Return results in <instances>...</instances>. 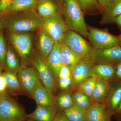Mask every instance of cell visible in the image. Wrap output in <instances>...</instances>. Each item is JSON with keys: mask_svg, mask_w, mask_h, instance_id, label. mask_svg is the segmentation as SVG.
<instances>
[{"mask_svg": "<svg viewBox=\"0 0 121 121\" xmlns=\"http://www.w3.org/2000/svg\"><path fill=\"white\" fill-rule=\"evenodd\" d=\"M114 23L116 24L117 26L121 31V15L118 16L114 20Z\"/></svg>", "mask_w": 121, "mask_h": 121, "instance_id": "obj_40", "label": "cell"}, {"mask_svg": "<svg viewBox=\"0 0 121 121\" xmlns=\"http://www.w3.org/2000/svg\"><path fill=\"white\" fill-rule=\"evenodd\" d=\"M43 30L55 41L61 43L68 29L59 11L44 19L43 25Z\"/></svg>", "mask_w": 121, "mask_h": 121, "instance_id": "obj_6", "label": "cell"}, {"mask_svg": "<svg viewBox=\"0 0 121 121\" xmlns=\"http://www.w3.org/2000/svg\"><path fill=\"white\" fill-rule=\"evenodd\" d=\"M37 105L55 106L56 97L54 93L42 84L37 86L31 95Z\"/></svg>", "mask_w": 121, "mask_h": 121, "instance_id": "obj_14", "label": "cell"}, {"mask_svg": "<svg viewBox=\"0 0 121 121\" xmlns=\"http://www.w3.org/2000/svg\"><path fill=\"white\" fill-rule=\"evenodd\" d=\"M87 39L94 49L104 50L120 45L119 36L112 35L107 29H100L87 25Z\"/></svg>", "mask_w": 121, "mask_h": 121, "instance_id": "obj_3", "label": "cell"}, {"mask_svg": "<svg viewBox=\"0 0 121 121\" xmlns=\"http://www.w3.org/2000/svg\"><path fill=\"white\" fill-rule=\"evenodd\" d=\"M44 20L34 9L12 13L4 17L3 22L9 31L22 32L40 29L43 27Z\"/></svg>", "mask_w": 121, "mask_h": 121, "instance_id": "obj_1", "label": "cell"}, {"mask_svg": "<svg viewBox=\"0 0 121 121\" xmlns=\"http://www.w3.org/2000/svg\"><path fill=\"white\" fill-rule=\"evenodd\" d=\"M63 91L56 97L55 106L64 111L73 105L74 102L71 91L68 90Z\"/></svg>", "mask_w": 121, "mask_h": 121, "instance_id": "obj_25", "label": "cell"}, {"mask_svg": "<svg viewBox=\"0 0 121 121\" xmlns=\"http://www.w3.org/2000/svg\"><path fill=\"white\" fill-rule=\"evenodd\" d=\"M60 43L55 41L54 48L46 60V63L56 80L63 65L60 56Z\"/></svg>", "mask_w": 121, "mask_h": 121, "instance_id": "obj_15", "label": "cell"}, {"mask_svg": "<svg viewBox=\"0 0 121 121\" xmlns=\"http://www.w3.org/2000/svg\"><path fill=\"white\" fill-rule=\"evenodd\" d=\"M13 0H0V13H4Z\"/></svg>", "mask_w": 121, "mask_h": 121, "instance_id": "obj_37", "label": "cell"}, {"mask_svg": "<svg viewBox=\"0 0 121 121\" xmlns=\"http://www.w3.org/2000/svg\"><path fill=\"white\" fill-rule=\"evenodd\" d=\"M84 14L93 15L102 13L98 0H76Z\"/></svg>", "mask_w": 121, "mask_h": 121, "instance_id": "obj_27", "label": "cell"}, {"mask_svg": "<svg viewBox=\"0 0 121 121\" xmlns=\"http://www.w3.org/2000/svg\"><path fill=\"white\" fill-rule=\"evenodd\" d=\"M36 7L38 14L44 19L51 16L58 11L56 5L52 0H39Z\"/></svg>", "mask_w": 121, "mask_h": 121, "instance_id": "obj_23", "label": "cell"}, {"mask_svg": "<svg viewBox=\"0 0 121 121\" xmlns=\"http://www.w3.org/2000/svg\"><path fill=\"white\" fill-rule=\"evenodd\" d=\"M113 0H98L102 13L107 8L109 5Z\"/></svg>", "mask_w": 121, "mask_h": 121, "instance_id": "obj_36", "label": "cell"}, {"mask_svg": "<svg viewBox=\"0 0 121 121\" xmlns=\"http://www.w3.org/2000/svg\"><path fill=\"white\" fill-rule=\"evenodd\" d=\"M102 13L101 24L114 23L115 18L121 15V0H113Z\"/></svg>", "mask_w": 121, "mask_h": 121, "instance_id": "obj_19", "label": "cell"}, {"mask_svg": "<svg viewBox=\"0 0 121 121\" xmlns=\"http://www.w3.org/2000/svg\"><path fill=\"white\" fill-rule=\"evenodd\" d=\"M98 78L96 77L87 78L76 87L75 91L83 93L92 98L93 91Z\"/></svg>", "mask_w": 121, "mask_h": 121, "instance_id": "obj_28", "label": "cell"}, {"mask_svg": "<svg viewBox=\"0 0 121 121\" xmlns=\"http://www.w3.org/2000/svg\"><path fill=\"white\" fill-rule=\"evenodd\" d=\"M59 110L55 106L37 105L34 112L28 115V117L37 121H52Z\"/></svg>", "mask_w": 121, "mask_h": 121, "instance_id": "obj_16", "label": "cell"}, {"mask_svg": "<svg viewBox=\"0 0 121 121\" xmlns=\"http://www.w3.org/2000/svg\"><path fill=\"white\" fill-rule=\"evenodd\" d=\"M94 100L92 98L88 96L86 98L82 99L74 103L78 106L86 110L90 107L94 102Z\"/></svg>", "mask_w": 121, "mask_h": 121, "instance_id": "obj_32", "label": "cell"}, {"mask_svg": "<svg viewBox=\"0 0 121 121\" xmlns=\"http://www.w3.org/2000/svg\"><path fill=\"white\" fill-rule=\"evenodd\" d=\"M64 111L71 121H87L86 110L81 108L75 103Z\"/></svg>", "mask_w": 121, "mask_h": 121, "instance_id": "obj_26", "label": "cell"}, {"mask_svg": "<svg viewBox=\"0 0 121 121\" xmlns=\"http://www.w3.org/2000/svg\"><path fill=\"white\" fill-rule=\"evenodd\" d=\"M115 119L117 121H121V102L118 108L113 115Z\"/></svg>", "mask_w": 121, "mask_h": 121, "instance_id": "obj_38", "label": "cell"}, {"mask_svg": "<svg viewBox=\"0 0 121 121\" xmlns=\"http://www.w3.org/2000/svg\"><path fill=\"white\" fill-rule=\"evenodd\" d=\"M58 84L60 89L62 91L68 89L73 86L72 77L68 78H58Z\"/></svg>", "mask_w": 121, "mask_h": 121, "instance_id": "obj_31", "label": "cell"}, {"mask_svg": "<svg viewBox=\"0 0 121 121\" xmlns=\"http://www.w3.org/2000/svg\"><path fill=\"white\" fill-rule=\"evenodd\" d=\"M9 39L17 53L21 58L26 60L29 58L32 47L31 38L29 35L22 32H12Z\"/></svg>", "mask_w": 121, "mask_h": 121, "instance_id": "obj_10", "label": "cell"}, {"mask_svg": "<svg viewBox=\"0 0 121 121\" xmlns=\"http://www.w3.org/2000/svg\"><path fill=\"white\" fill-rule=\"evenodd\" d=\"M112 83L110 91L103 104L113 116L121 102V80L118 79Z\"/></svg>", "mask_w": 121, "mask_h": 121, "instance_id": "obj_12", "label": "cell"}, {"mask_svg": "<svg viewBox=\"0 0 121 121\" xmlns=\"http://www.w3.org/2000/svg\"><path fill=\"white\" fill-rule=\"evenodd\" d=\"M17 74L21 89L30 95L35 88L43 84L35 68H20Z\"/></svg>", "mask_w": 121, "mask_h": 121, "instance_id": "obj_8", "label": "cell"}, {"mask_svg": "<svg viewBox=\"0 0 121 121\" xmlns=\"http://www.w3.org/2000/svg\"><path fill=\"white\" fill-rule=\"evenodd\" d=\"M8 95V94H0V102L1 100H2L5 97Z\"/></svg>", "mask_w": 121, "mask_h": 121, "instance_id": "obj_41", "label": "cell"}, {"mask_svg": "<svg viewBox=\"0 0 121 121\" xmlns=\"http://www.w3.org/2000/svg\"><path fill=\"white\" fill-rule=\"evenodd\" d=\"M28 118L24 108L9 95L0 102V121H26Z\"/></svg>", "mask_w": 121, "mask_h": 121, "instance_id": "obj_5", "label": "cell"}, {"mask_svg": "<svg viewBox=\"0 0 121 121\" xmlns=\"http://www.w3.org/2000/svg\"><path fill=\"white\" fill-rule=\"evenodd\" d=\"M26 121H35V120H33V119H29L28 120H26Z\"/></svg>", "mask_w": 121, "mask_h": 121, "instance_id": "obj_43", "label": "cell"}, {"mask_svg": "<svg viewBox=\"0 0 121 121\" xmlns=\"http://www.w3.org/2000/svg\"><path fill=\"white\" fill-rule=\"evenodd\" d=\"M2 68L1 67V66L0 65V73H1L2 72Z\"/></svg>", "mask_w": 121, "mask_h": 121, "instance_id": "obj_44", "label": "cell"}, {"mask_svg": "<svg viewBox=\"0 0 121 121\" xmlns=\"http://www.w3.org/2000/svg\"><path fill=\"white\" fill-rule=\"evenodd\" d=\"M37 4L36 0H13L4 12L12 13L32 9L36 7Z\"/></svg>", "mask_w": 121, "mask_h": 121, "instance_id": "obj_22", "label": "cell"}, {"mask_svg": "<svg viewBox=\"0 0 121 121\" xmlns=\"http://www.w3.org/2000/svg\"><path fill=\"white\" fill-rule=\"evenodd\" d=\"M119 44H120V46H121V35H119Z\"/></svg>", "mask_w": 121, "mask_h": 121, "instance_id": "obj_42", "label": "cell"}, {"mask_svg": "<svg viewBox=\"0 0 121 121\" xmlns=\"http://www.w3.org/2000/svg\"><path fill=\"white\" fill-rule=\"evenodd\" d=\"M7 84L2 72L0 73V94H7Z\"/></svg>", "mask_w": 121, "mask_h": 121, "instance_id": "obj_35", "label": "cell"}, {"mask_svg": "<svg viewBox=\"0 0 121 121\" xmlns=\"http://www.w3.org/2000/svg\"><path fill=\"white\" fill-rule=\"evenodd\" d=\"M2 73L7 84L8 91L13 92L21 89L17 73L7 71Z\"/></svg>", "mask_w": 121, "mask_h": 121, "instance_id": "obj_29", "label": "cell"}, {"mask_svg": "<svg viewBox=\"0 0 121 121\" xmlns=\"http://www.w3.org/2000/svg\"><path fill=\"white\" fill-rule=\"evenodd\" d=\"M52 121H71L68 118L64 111L59 109Z\"/></svg>", "mask_w": 121, "mask_h": 121, "instance_id": "obj_34", "label": "cell"}, {"mask_svg": "<svg viewBox=\"0 0 121 121\" xmlns=\"http://www.w3.org/2000/svg\"><path fill=\"white\" fill-rule=\"evenodd\" d=\"M111 87V83L98 78L92 96L94 101L104 103L110 91Z\"/></svg>", "mask_w": 121, "mask_h": 121, "instance_id": "obj_21", "label": "cell"}, {"mask_svg": "<svg viewBox=\"0 0 121 121\" xmlns=\"http://www.w3.org/2000/svg\"><path fill=\"white\" fill-rule=\"evenodd\" d=\"M35 69L39 73L44 86L54 93L56 89V80L50 68L41 56L35 54L32 60Z\"/></svg>", "mask_w": 121, "mask_h": 121, "instance_id": "obj_9", "label": "cell"}, {"mask_svg": "<svg viewBox=\"0 0 121 121\" xmlns=\"http://www.w3.org/2000/svg\"><path fill=\"white\" fill-rule=\"evenodd\" d=\"M93 65L107 64L117 67L121 62V46H115L104 50L93 49L91 56Z\"/></svg>", "mask_w": 121, "mask_h": 121, "instance_id": "obj_7", "label": "cell"}, {"mask_svg": "<svg viewBox=\"0 0 121 121\" xmlns=\"http://www.w3.org/2000/svg\"><path fill=\"white\" fill-rule=\"evenodd\" d=\"M1 21H0V28L1 27Z\"/></svg>", "mask_w": 121, "mask_h": 121, "instance_id": "obj_45", "label": "cell"}, {"mask_svg": "<svg viewBox=\"0 0 121 121\" xmlns=\"http://www.w3.org/2000/svg\"><path fill=\"white\" fill-rule=\"evenodd\" d=\"M55 41L44 30H41L39 35V48L41 57L46 62L47 59L51 52Z\"/></svg>", "mask_w": 121, "mask_h": 121, "instance_id": "obj_20", "label": "cell"}, {"mask_svg": "<svg viewBox=\"0 0 121 121\" xmlns=\"http://www.w3.org/2000/svg\"><path fill=\"white\" fill-rule=\"evenodd\" d=\"M93 70L98 78L110 83L115 82L118 79L116 76V66L109 64L93 65Z\"/></svg>", "mask_w": 121, "mask_h": 121, "instance_id": "obj_17", "label": "cell"}, {"mask_svg": "<svg viewBox=\"0 0 121 121\" xmlns=\"http://www.w3.org/2000/svg\"><path fill=\"white\" fill-rule=\"evenodd\" d=\"M116 74L117 78L121 80V62L116 67Z\"/></svg>", "mask_w": 121, "mask_h": 121, "instance_id": "obj_39", "label": "cell"}, {"mask_svg": "<svg viewBox=\"0 0 121 121\" xmlns=\"http://www.w3.org/2000/svg\"><path fill=\"white\" fill-rule=\"evenodd\" d=\"M7 47L2 33H0V65L2 69L5 68V60Z\"/></svg>", "mask_w": 121, "mask_h": 121, "instance_id": "obj_30", "label": "cell"}, {"mask_svg": "<svg viewBox=\"0 0 121 121\" xmlns=\"http://www.w3.org/2000/svg\"><path fill=\"white\" fill-rule=\"evenodd\" d=\"M73 86L76 87L90 77H96L93 70V64L90 62L83 60L71 69Z\"/></svg>", "mask_w": 121, "mask_h": 121, "instance_id": "obj_11", "label": "cell"}, {"mask_svg": "<svg viewBox=\"0 0 121 121\" xmlns=\"http://www.w3.org/2000/svg\"><path fill=\"white\" fill-rule=\"evenodd\" d=\"M60 43L67 46L82 57L84 60L91 62V55L94 48L81 35L73 31L68 30Z\"/></svg>", "mask_w": 121, "mask_h": 121, "instance_id": "obj_4", "label": "cell"}, {"mask_svg": "<svg viewBox=\"0 0 121 121\" xmlns=\"http://www.w3.org/2000/svg\"><path fill=\"white\" fill-rule=\"evenodd\" d=\"M70 77H72L71 70L67 66L63 65L60 70L58 78H65Z\"/></svg>", "mask_w": 121, "mask_h": 121, "instance_id": "obj_33", "label": "cell"}, {"mask_svg": "<svg viewBox=\"0 0 121 121\" xmlns=\"http://www.w3.org/2000/svg\"><path fill=\"white\" fill-rule=\"evenodd\" d=\"M112 115L103 103L94 102L87 110V121H111Z\"/></svg>", "mask_w": 121, "mask_h": 121, "instance_id": "obj_13", "label": "cell"}, {"mask_svg": "<svg viewBox=\"0 0 121 121\" xmlns=\"http://www.w3.org/2000/svg\"><path fill=\"white\" fill-rule=\"evenodd\" d=\"M60 52L62 65L67 66L71 70L79 63L84 60L82 57L62 43L60 44Z\"/></svg>", "mask_w": 121, "mask_h": 121, "instance_id": "obj_18", "label": "cell"}, {"mask_svg": "<svg viewBox=\"0 0 121 121\" xmlns=\"http://www.w3.org/2000/svg\"><path fill=\"white\" fill-rule=\"evenodd\" d=\"M19 60L17 54L13 48L9 46L7 47L5 60V71L17 73L20 69Z\"/></svg>", "mask_w": 121, "mask_h": 121, "instance_id": "obj_24", "label": "cell"}, {"mask_svg": "<svg viewBox=\"0 0 121 121\" xmlns=\"http://www.w3.org/2000/svg\"><path fill=\"white\" fill-rule=\"evenodd\" d=\"M63 13L68 30L87 39L88 29L83 13L76 0H63Z\"/></svg>", "mask_w": 121, "mask_h": 121, "instance_id": "obj_2", "label": "cell"}]
</instances>
